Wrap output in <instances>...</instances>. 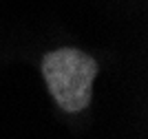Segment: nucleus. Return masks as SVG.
<instances>
[{"mask_svg": "<svg viewBox=\"0 0 148 139\" xmlns=\"http://www.w3.org/2000/svg\"><path fill=\"white\" fill-rule=\"evenodd\" d=\"M99 66L95 58L80 49H56L42 58V77L51 97L64 113H80L91 104L93 79Z\"/></svg>", "mask_w": 148, "mask_h": 139, "instance_id": "obj_1", "label": "nucleus"}]
</instances>
